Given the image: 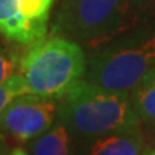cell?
I'll return each mask as SVG.
<instances>
[{
  "label": "cell",
  "instance_id": "1",
  "mask_svg": "<svg viewBox=\"0 0 155 155\" xmlns=\"http://www.w3.org/2000/svg\"><path fill=\"white\" fill-rule=\"evenodd\" d=\"M58 101V119L69 128L75 139L142 127L129 92L105 89L85 78Z\"/></svg>",
  "mask_w": 155,
  "mask_h": 155
},
{
  "label": "cell",
  "instance_id": "2",
  "mask_svg": "<svg viewBox=\"0 0 155 155\" xmlns=\"http://www.w3.org/2000/svg\"><path fill=\"white\" fill-rule=\"evenodd\" d=\"M155 66V17L91 52L85 79L111 91L131 92Z\"/></svg>",
  "mask_w": 155,
  "mask_h": 155
},
{
  "label": "cell",
  "instance_id": "3",
  "mask_svg": "<svg viewBox=\"0 0 155 155\" xmlns=\"http://www.w3.org/2000/svg\"><path fill=\"white\" fill-rule=\"evenodd\" d=\"M144 20L131 0H61L50 35L94 52Z\"/></svg>",
  "mask_w": 155,
  "mask_h": 155
},
{
  "label": "cell",
  "instance_id": "4",
  "mask_svg": "<svg viewBox=\"0 0 155 155\" xmlns=\"http://www.w3.org/2000/svg\"><path fill=\"white\" fill-rule=\"evenodd\" d=\"M86 66L82 46L56 35L30 45L20 58V75L30 92L56 99L85 78Z\"/></svg>",
  "mask_w": 155,
  "mask_h": 155
},
{
  "label": "cell",
  "instance_id": "5",
  "mask_svg": "<svg viewBox=\"0 0 155 155\" xmlns=\"http://www.w3.org/2000/svg\"><path fill=\"white\" fill-rule=\"evenodd\" d=\"M59 101L36 94H25L12 101L0 115V137L28 144L46 132L58 121Z\"/></svg>",
  "mask_w": 155,
  "mask_h": 155
},
{
  "label": "cell",
  "instance_id": "6",
  "mask_svg": "<svg viewBox=\"0 0 155 155\" xmlns=\"http://www.w3.org/2000/svg\"><path fill=\"white\" fill-rule=\"evenodd\" d=\"M56 0H0V35L19 45H33L46 38Z\"/></svg>",
  "mask_w": 155,
  "mask_h": 155
},
{
  "label": "cell",
  "instance_id": "7",
  "mask_svg": "<svg viewBox=\"0 0 155 155\" xmlns=\"http://www.w3.org/2000/svg\"><path fill=\"white\" fill-rule=\"evenodd\" d=\"M75 141L78 155H142L147 148L142 127Z\"/></svg>",
  "mask_w": 155,
  "mask_h": 155
},
{
  "label": "cell",
  "instance_id": "8",
  "mask_svg": "<svg viewBox=\"0 0 155 155\" xmlns=\"http://www.w3.org/2000/svg\"><path fill=\"white\" fill-rule=\"evenodd\" d=\"M26 145L30 155H78L75 137L59 119L46 132Z\"/></svg>",
  "mask_w": 155,
  "mask_h": 155
},
{
  "label": "cell",
  "instance_id": "9",
  "mask_svg": "<svg viewBox=\"0 0 155 155\" xmlns=\"http://www.w3.org/2000/svg\"><path fill=\"white\" fill-rule=\"evenodd\" d=\"M142 125L155 122V66L129 92Z\"/></svg>",
  "mask_w": 155,
  "mask_h": 155
},
{
  "label": "cell",
  "instance_id": "10",
  "mask_svg": "<svg viewBox=\"0 0 155 155\" xmlns=\"http://www.w3.org/2000/svg\"><path fill=\"white\" fill-rule=\"evenodd\" d=\"M25 94H32V92H30V88L28 86L25 78L20 73H16L3 83H0V115L15 98ZM2 141L3 138L0 137V142Z\"/></svg>",
  "mask_w": 155,
  "mask_h": 155
},
{
  "label": "cell",
  "instance_id": "11",
  "mask_svg": "<svg viewBox=\"0 0 155 155\" xmlns=\"http://www.w3.org/2000/svg\"><path fill=\"white\" fill-rule=\"evenodd\" d=\"M17 66H20L19 59L3 46H0V83L16 75Z\"/></svg>",
  "mask_w": 155,
  "mask_h": 155
},
{
  "label": "cell",
  "instance_id": "12",
  "mask_svg": "<svg viewBox=\"0 0 155 155\" xmlns=\"http://www.w3.org/2000/svg\"><path fill=\"white\" fill-rule=\"evenodd\" d=\"M131 2L145 19L155 17V0H131Z\"/></svg>",
  "mask_w": 155,
  "mask_h": 155
},
{
  "label": "cell",
  "instance_id": "13",
  "mask_svg": "<svg viewBox=\"0 0 155 155\" xmlns=\"http://www.w3.org/2000/svg\"><path fill=\"white\" fill-rule=\"evenodd\" d=\"M145 134V141H147V148H152L155 150V122L154 124H148V125H142Z\"/></svg>",
  "mask_w": 155,
  "mask_h": 155
},
{
  "label": "cell",
  "instance_id": "14",
  "mask_svg": "<svg viewBox=\"0 0 155 155\" xmlns=\"http://www.w3.org/2000/svg\"><path fill=\"white\" fill-rule=\"evenodd\" d=\"M0 155H30V152L28 151V148L23 147H13V148H2Z\"/></svg>",
  "mask_w": 155,
  "mask_h": 155
},
{
  "label": "cell",
  "instance_id": "15",
  "mask_svg": "<svg viewBox=\"0 0 155 155\" xmlns=\"http://www.w3.org/2000/svg\"><path fill=\"white\" fill-rule=\"evenodd\" d=\"M142 155H155V150H152V148H147Z\"/></svg>",
  "mask_w": 155,
  "mask_h": 155
},
{
  "label": "cell",
  "instance_id": "16",
  "mask_svg": "<svg viewBox=\"0 0 155 155\" xmlns=\"http://www.w3.org/2000/svg\"><path fill=\"white\" fill-rule=\"evenodd\" d=\"M0 151H2V150H0Z\"/></svg>",
  "mask_w": 155,
  "mask_h": 155
}]
</instances>
